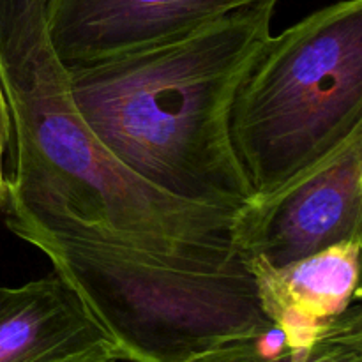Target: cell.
<instances>
[{
	"instance_id": "obj_1",
	"label": "cell",
	"mask_w": 362,
	"mask_h": 362,
	"mask_svg": "<svg viewBox=\"0 0 362 362\" xmlns=\"http://www.w3.org/2000/svg\"><path fill=\"white\" fill-rule=\"evenodd\" d=\"M0 81L14 140L7 228L39 226L170 258L239 257L232 243L237 212L163 193L90 129L49 42L46 0H0Z\"/></svg>"
},
{
	"instance_id": "obj_2",
	"label": "cell",
	"mask_w": 362,
	"mask_h": 362,
	"mask_svg": "<svg viewBox=\"0 0 362 362\" xmlns=\"http://www.w3.org/2000/svg\"><path fill=\"white\" fill-rule=\"evenodd\" d=\"M278 2L260 0L177 41L67 69L78 110L145 182L239 212L255 189L233 147V105L272 35Z\"/></svg>"
},
{
	"instance_id": "obj_3",
	"label": "cell",
	"mask_w": 362,
	"mask_h": 362,
	"mask_svg": "<svg viewBox=\"0 0 362 362\" xmlns=\"http://www.w3.org/2000/svg\"><path fill=\"white\" fill-rule=\"evenodd\" d=\"M11 232L41 251L129 362H184L274 329L244 257L187 260L39 226Z\"/></svg>"
},
{
	"instance_id": "obj_4",
	"label": "cell",
	"mask_w": 362,
	"mask_h": 362,
	"mask_svg": "<svg viewBox=\"0 0 362 362\" xmlns=\"http://www.w3.org/2000/svg\"><path fill=\"white\" fill-rule=\"evenodd\" d=\"M362 119V0H341L271 35L232 113L237 158L267 197Z\"/></svg>"
},
{
	"instance_id": "obj_5",
	"label": "cell",
	"mask_w": 362,
	"mask_h": 362,
	"mask_svg": "<svg viewBox=\"0 0 362 362\" xmlns=\"http://www.w3.org/2000/svg\"><path fill=\"white\" fill-rule=\"evenodd\" d=\"M343 240L362 244V119L315 165L237 212L232 243L244 258L283 265Z\"/></svg>"
},
{
	"instance_id": "obj_6",
	"label": "cell",
	"mask_w": 362,
	"mask_h": 362,
	"mask_svg": "<svg viewBox=\"0 0 362 362\" xmlns=\"http://www.w3.org/2000/svg\"><path fill=\"white\" fill-rule=\"evenodd\" d=\"M260 0H46L49 42L66 69L154 48Z\"/></svg>"
},
{
	"instance_id": "obj_7",
	"label": "cell",
	"mask_w": 362,
	"mask_h": 362,
	"mask_svg": "<svg viewBox=\"0 0 362 362\" xmlns=\"http://www.w3.org/2000/svg\"><path fill=\"white\" fill-rule=\"evenodd\" d=\"M124 354L59 274L0 286V362H119Z\"/></svg>"
},
{
	"instance_id": "obj_8",
	"label": "cell",
	"mask_w": 362,
	"mask_h": 362,
	"mask_svg": "<svg viewBox=\"0 0 362 362\" xmlns=\"http://www.w3.org/2000/svg\"><path fill=\"white\" fill-rule=\"evenodd\" d=\"M362 244L343 240L283 265L244 258L265 317L292 349L310 346L317 332L356 300Z\"/></svg>"
},
{
	"instance_id": "obj_9",
	"label": "cell",
	"mask_w": 362,
	"mask_h": 362,
	"mask_svg": "<svg viewBox=\"0 0 362 362\" xmlns=\"http://www.w3.org/2000/svg\"><path fill=\"white\" fill-rule=\"evenodd\" d=\"M300 362H362V300L329 320L304 349Z\"/></svg>"
},
{
	"instance_id": "obj_10",
	"label": "cell",
	"mask_w": 362,
	"mask_h": 362,
	"mask_svg": "<svg viewBox=\"0 0 362 362\" xmlns=\"http://www.w3.org/2000/svg\"><path fill=\"white\" fill-rule=\"evenodd\" d=\"M304 350L292 349L279 329L230 339L184 362H300Z\"/></svg>"
},
{
	"instance_id": "obj_11",
	"label": "cell",
	"mask_w": 362,
	"mask_h": 362,
	"mask_svg": "<svg viewBox=\"0 0 362 362\" xmlns=\"http://www.w3.org/2000/svg\"><path fill=\"white\" fill-rule=\"evenodd\" d=\"M11 138V117L9 108H7V99L4 94L2 81H0V207L6 198V179H4V168H2V159L4 152H6L7 144Z\"/></svg>"
},
{
	"instance_id": "obj_12",
	"label": "cell",
	"mask_w": 362,
	"mask_h": 362,
	"mask_svg": "<svg viewBox=\"0 0 362 362\" xmlns=\"http://www.w3.org/2000/svg\"><path fill=\"white\" fill-rule=\"evenodd\" d=\"M356 300H362V255H361V279H359V286H357Z\"/></svg>"
}]
</instances>
